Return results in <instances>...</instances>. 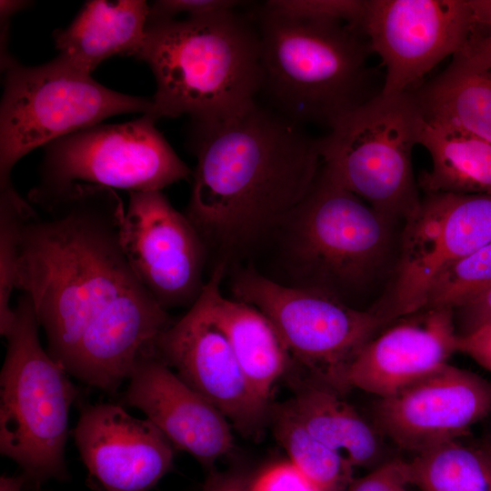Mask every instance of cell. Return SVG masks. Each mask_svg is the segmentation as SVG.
Segmentation results:
<instances>
[{
	"label": "cell",
	"instance_id": "obj_22",
	"mask_svg": "<svg viewBox=\"0 0 491 491\" xmlns=\"http://www.w3.org/2000/svg\"><path fill=\"white\" fill-rule=\"evenodd\" d=\"M417 145L432 160L431 169L419 178L426 194L491 195V143L422 114Z\"/></svg>",
	"mask_w": 491,
	"mask_h": 491
},
{
	"label": "cell",
	"instance_id": "obj_35",
	"mask_svg": "<svg viewBox=\"0 0 491 491\" xmlns=\"http://www.w3.org/2000/svg\"><path fill=\"white\" fill-rule=\"evenodd\" d=\"M28 3L29 2L27 1L13 0H1L0 2L2 69H4L13 60L7 52L9 20L15 13L25 8Z\"/></svg>",
	"mask_w": 491,
	"mask_h": 491
},
{
	"label": "cell",
	"instance_id": "obj_36",
	"mask_svg": "<svg viewBox=\"0 0 491 491\" xmlns=\"http://www.w3.org/2000/svg\"><path fill=\"white\" fill-rule=\"evenodd\" d=\"M476 25L491 39V0H471Z\"/></svg>",
	"mask_w": 491,
	"mask_h": 491
},
{
	"label": "cell",
	"instance_id": "obj_21",
	"mask_svg": "<svg viewBox=\"0 0 491 491\" xmlns=\"http://www.w3.org/2000/svg\"><path fill=\"white\" fill-rule=\"evenodd\" d=\"M225 262L215 266L211 294L212 314L227 336L247 381L256 395L270 403L274 385L295 362L272 321L258 308L222 296L220 283Z\"/></svg>",
	"mask_w": 491,
	"mask_h": 491
},
{
	"label": "cell",
	"instance_id": "obj_14",
	"mask_svg": "<svg viewBox=\"0 0 491 491\" xmlns=\"http://www.w3.org/2000/svg\"><path fill=\"white\" fill-rule=\"evenodd\" d=\"M491 243V195L435 193L406 219L392 302L393 318L423 306L426 292L446 266Z\"/></svg>",
	"mask_w": 491,
	"mask_h": 491
},
{
	"label": "cell",
	"instance_id": "obj_16",
	"mask_svg": "<svg viewBox=\"0 0 491 491\" xmlns=\"http://www.w3.org/2000/svg\"><path fill=\"white\" fill-rule=\"evenodd\" d=\"M73 437L100 491H149L173 467L175 446L150 420L121 406L83 407Z\"/></svg>",
	"mask_w": 491,
	"mask_h": 491
},
{
	"label": "cell",
	"instance_id": "obj_9",
	"mask_svg": "<svg viewBox=\"0 0 491 491\" xmlns=\"http://www.w3.org/2000/svg\"><path fill=\"white\" fill-rule=\"evenodd\" d=\"M390 222L320 170L308 195L278 226L287 229L286 254L298 280L293 286L338 296L340 289L361 284L387 249Z\"/></svg>",
	"mask_w": 491,
	"mask_h": 491
},
{
	"label": "cell",
	"instance_id": "obj_29",
	"mask_svg": "<svg viewBox=\"0 0 491 491\" xmlns=\"http://www.w3.org/2000/svg\"><path fill=\"white\" fill-rule=\"evenodd\" d=\"M236 0H160L149 5L147 23L175 18H195L237 9Z\"/></svg>",
	"mask_w": 491,
	"mask_h": 491
},
{
	"label": "cell",
	"instance_id": "obj_30",
	"mask_svg": "<svg viewBox=\"0 0 491 491\" xmlns=\"http://www.w3.org/2000/svg\"><path fill=\"white\" fill-rule=\"evenodd\" d=\"M408 485L406 461L395 458L383 462L363 477L352 481L346 491H406Z\"/></svg>",
	"mask_w": 491,
	"mask_h": 491
},
{
	"label": "cell",
	"instance_id": "obj_10",
	"mask_svg": "<svg viewBox=\"0 0 491 491\" xmlns=\"http://www.w3.org/2000/svg\"><path fill=\"white\" fill-rule=\"evenodd\" d=\"M232 292L236 300L256 306L272 321L294 361L312 378L341 395L352 360L393 320L385 306L355 309L335 295L280 284L253 268L236 273Z\"/></svg>",
	"mask_w": 491,
	"mask_h": 491
},
{
	"label": "cell",
	"instance_id": "obj_5",
	"mask_svg": "<svg viewBox=\"0 0 491 491\" xmlns=\"http://www.w3.org/2000/svg\"><path fill=\"white\" fill-rule=\"evenodd\" d=\"M14 309L0 374V452L36 485L65 481L69 411L78 392L43 348L30 296L23 293Z\"/></svg>",
	"mask_w": 491,
	"mask_h": 491
},
{
	"label": "cell",
	"instance_id": "obj_12",
	"mask_svg": "<svg viewBox=\"0 0 491 491\" xmlns=\"http://www.w3.org/2000/svg\"><path fill=\"white\" fill-rule=\"evenodd\" d=\"M213 279L188 311L156 338L154 350L175 374L215 406L243 436H257L271 404L253 390L211 310Z\"/></svg>",
	"mask_w": 491,
	"mask_h": 491
},
{
	"label": "cell",
	"instance_id": "obj_4",
	"mask_svg": "<svg viewBox=\"0 0 491 491\" xmlns=\"http://www.w3.org/2000/svg\"><path fill=\"white\" fill-rule=\"evenodd\" d=\"M251 15L260 39V94L276 113L328 129L381 93L374 91L371 51L359 27L295 19L263 6Z\"/></svg>",
	"mask_w": 491,
	"mask_h": 491
},
{
	"label": "cell",
	"instance_id": "obj_27",
	"mask_svg": "<svg viewBox=\"0 0 491 491\" xmlns=\"http://www.w3.org/2000/svg\"><path fill=\"white\" fill-rule=\"evenodd\" d=\"M33 210L13 185L0 190V334L5 338L15 321L10 298L16 288L20 229Z\"/></svg>",
	"mask_w": 491,
	"mask_h": 491
},
{
	"label": "cell",
	"instance_id": "obj_25",
	"mask_svg": "<svg viewBox=\"0 0 491 491\" xmlns=\"http://www.w3.org/2000/svg\"><path fill=\"white\" fill-rule=\"evenodd\" d=\"M268 423L291 462L320 491H344L351 480V463L315 437L284 403L271 404Z\"/></svg>",
	"mask_w": 491,
	"mask_h": 491
},
{
	"label": "cell",
	"instance_id": "obj_11",
	"mask_svg": "<svg viewBox=\"0 0 491 491\" xmlns=\"http://www.w3.org/2000/svg\"><path fill=\"white\" fill-rule=\"evenodd\" d=\"M474 25L471 0H365L360 29L386 67L381 94L412 91L464 46Z\"/></svg>",
	"mask_w": 491,
	"mask_h": 491
},
{
	"label": "cell",
	"instance_id": "obj_17",
	"mask_svg": "<svg viewBox=\"0 0 491 491\" xmlns=\"http://www.w3.org/2000/svg\"><path fill=\"white\" fill-rule=\"evenodd\" d=\"M125 401L141 410L176 450L212 466L234 447L228 419L152 349L136 361Z\"/></svg>",
	"mask_w": 491,
	"mask_h": 491
},
{
	"label": "cell",
	"instance_id": "obj_34",
	"mask_svg": "<svg viewBox=\"0 0 491 491\" xmlns=\"http://www.w3.org/2000/svg\"><path fill=\"white\" fill-rule=\"evenodd\" d=\"M203 491H254L253 479L235 473L212 472Z\"/></svg>",
	"mask_w": 491,
	"mask_h": 491
},
{
	"label": "cell",
	"instance_id": "obj_8",
	"mask_svg": "<svg viewBox=\"0 0 491 491\" xmlns=\"http://www.w3.org/2000/svg\"><path fill=\"white\" fill-rule=\"evenodd\" d=\"M153 117L98 124L44 146L30 202L49 209L76 185L130 192L162 191L192 171L155 127Z\"/></svg>",
	"mask_w": 491,
	"mask_h": 491
},
{
	"label": "cell",
	"instance_id": "obj_18",
	"mask_svg": "<svg viewBox=\"0 0 491 491\" xmlns=\"http://www.w3.org/2000/svg\"><path fill=\"white\" fill-rule=\"evenodd\" d=\"M422 311L362 347L345 372L343 394L356 388L389 397L447 364L456 352L454 310Z\"/></svg>",
	"mask_w": 491,
	"mask_h": 491
},
{
	"label": "cell",
	"instance_id": "obj_38",
	"mask_svg": "<svg viewBox=\"0 0 491 491\" xmlns=\"http://www.w3.org/2000/svg\"><path fill=\"white\" fill-rule=\"evenodd\" d=\"M486 440H487V441L490 443V445H491V435L487 437Z\"/></svg>",
	"mask_w": 491,
	"mask_h": 491
},
{
	"label": "cell",
	"instance_id": "obj_1",
	"mask_svg": "<svg viewBox=\"0 0 491 491\" xmlns=\"http://www.w3.org/2000/svg\"><path fill=\"white\" fill-rule=\"evenodd\" d=\"M24 219L16 289L33 302L47 352L89 386L115 393L173 322L140 282L120 239L114 189L76 185Z\"/></svg>",
	"mask_w": 491,
	"mask_h": 491
},
{
	"label": "cell",
	"instance_id": "obj_13",
	"mask_svg": "<svg viewBox=\"0 0 491 491\" xmlns=\"http://www.w3.org/2000/svg\"><path fill=\"white\" fill-rule=\"evenodd\" d=\"M120 239L135 274L163 308L195 302L205 285L206 249L162 191L129 193Z\"/></svg>",
	"mask_w": 491,
	"mask_h": 491
},
{
	"label": "cell",
	"instance_id": "obj_32",
	"mask_svg": "<svg viewBox=\"0 0 491 491\" xmlns=\"http://www.w3.org/2000/svg\"><path fill=\"white\" fill-rule=\"evenodd\" d=\"M456 352H461L491 372V321L466 335H457Z\"/></svg>",
	"mask_w": 491,
	"mask_h": 491
},
{
	"label": "cell",
	"instance_id": "obj_37",
	"mask_svg": "<svg viewBox=\"0 0 491 491\" xmlns=\"http://www.w3.org/2000/svg\"><path fill=\"white\" fill-rule=\"evenodd\" d=\"M26 481L24 474L14 476L3 475L0 477V491H22Z\"/></svg>",
	"mask_w": 491,
	"mask_h": 491
},
{
	"label": "cell",
	"instance_id": "obj_15",
	"mask_svg": "<svg viewBox=\"0 0 491 491\" xmlns=\"http://www.w3.org/2000/svg\"><path fill=\"white\" fill-rule=\"evenodd\" d=\"M489 414L491 383L448 363L375 407L379 431L414 454L459 439Z\"/></svg>",
	"mask_w": 491,
	"mask_h": 491
},
{
	"label": "cell",
	"instance_id": "obj_23",
	"mask_svg": "<svg viewBox=\"0 0 491 491\" xmlns=\"http://www.w3.org/2000/svg\"><path fill=\"white\" fill-rule=\"evenodd\" d=\"M318 440L344 456L353 466L380 465L377 432L332 387L312 378L284 402Z\"/></svg>",
	"mask_w": 491,
	"mask_h": 491
},
{
	"label": "cell",
	"instance_id": "obj_28",
	"mask_svg": "<svg viewBox=\"0 0 491 491\" xmlns=\"http://www.w3.org/2000/svg\"><path fill=\"white\" fill-rule=\"evenodd\" d=\"M262 6L295 19L345 23L360 28L365 0H269Z\"/></svg>",
	"mask_w": 491,
	"mask_h": 491
},
{
	"label": "cell",
	"instance_id": "obj_20",
	"mask_svg": "<svg viewBox=\"0 0 491 491\" xmlns=\"http://www.w3.org/2000/svg\"><path fill=\"white\" fill-rule=\"evenodd\" d=\"M148 11L144 0L85 2L67 27L54 32L57 58L91 75L107 58L136 56L145 41Z\"/></svg>",
	"mask_w": 491,
	"mask_h": 491
},
{
	"label": "cell",
	"instance_id": "obj_19",
	"mask_svg": "<svg viewBox=\"0 0 491 491\" xmlns=\"http://www.w3.org/2000/svg\"><path fill=\"white\" fill-rule=\"evenodd\" d=\"M422 114L491 143V39L476 25L446 68L412 91Z\"/></svg>",
	"mask_w": 491,
	"mask_h": 491
},
{
	"label": "cell",
	"instance_id": "obj_24",
	"mask_svg": "<svg viewBox=\"0 0 491 491\" xmlns=\"http://www.w3.org/2000/svg\"><path fill=\"white\" fill-rule=\"evenodd\" d=\"M410 485L420 491H491V445L446 441L406 461Z\"/></svg>",
	"mask_w": 491,
	"mask_h": 491
},
{
	"label": "cell",
	"instance_id": "obj_6",
	"mask_svg": "<svg viewBox=\"0 0 491 491\" xmlns=\"http://www.w3.org/2000/svg\"><path fill=\"white\" fill-rule=\"evenodd\" d=\"M421 119L412 91L380 93L317 139L322 172L391 221L406 219L421 201L412 169Z\"/></svg>",
	"mask_w": 491,
	"mask_h": 491
},
{
	"label": "cell",
	"instance_id": "obj_2",
	"mask_svg": "<svg viewBox=\"0 0 491 491\" xmlns=\"http://www.w3.org/2000/svg\"><path fill=\"white\" fill-rule=\"evenodd\" d=\"M189 145L196 165L184 214L207 259L237 255L276 230L308 195L322 165L317 139L259 103L223 122L192 123Z\"/></svg>",
	"mask_w": 491,
	"mask_h": 491
},
{
	"label": "cell",
	"instance_id": "obj_7",
	"mask_svg": "<svg viewBox=\"0 0 491 491\" xmlns=\"http://www.w3.org/2000/svg\"><path fill=\"white\" fill-rule=\"evenodd\" d=\"M3 70L0 189L13 185L14 166L38 146L110 116L147 114L153 105L152 98L111 90L57 57L36 66L13 59Z\"/></svg>",
	"mask_w": 491,
	"mask_h": 491
},
{
	"label": "cell",
	"instance_id": "obj_26",
	"mask_svg": "<svg viewBox=\"0 0 491 491\" xmlns=\"http://www.w3.org/2000/svg\"><path fill=\"white\" fill-rule=\"evenodd\" d=\"M491 287V243L453 262L428 286L422 310L460 308Z\"/></svg>",
	"mask_w": 491,
	"mask_h": 491
},
{
	"label": "cell",
	"instance_id": "obj_31",
	"mask_svg": "<svg viewBox=\"0 0 491 491\" xmlns=\"http://www.w3.org/2000/svg\"><path fill=\"white\" fill-rule=\"evenodd\" d=\"M254 491H320L291 462L266 467L253 479Z\"/></svg>",
	"mask_w": 491,
	"mask_h": 491
},
{
	"label": "cell",
	"instance_id": "obj_33",
	"mask_svg": "<svg viewBox=\"0 0 491 491\" xmlns=\"http://www.w3.org/2000/svg\"><path fill=\"white\" fill-rule=\"evenodd\" d=\"M460 319L459 336L472 332L491 321V287L480 296L458 308Z\"/></svg>",
	"mask_w": 491,
	"mask_h": 491
},
{
	"label": "cell",
	"instance_id": "obj_3",
	"mask_svg": "<svg viewBox=\"0 0 491 491\" xmlns=\"http://www.w3.org/2000/svg\"><path fill=\"white\" fill-rule=\"evenodd\" d=\"M155 80L151 110L162 117L188 115L214 124L255 106L261 88L258 30L238 8L207 16L147 23L142 48Z\"/></svg>",
	"mask_w": 491,
	"mask_h": 491
}]
</instances>
